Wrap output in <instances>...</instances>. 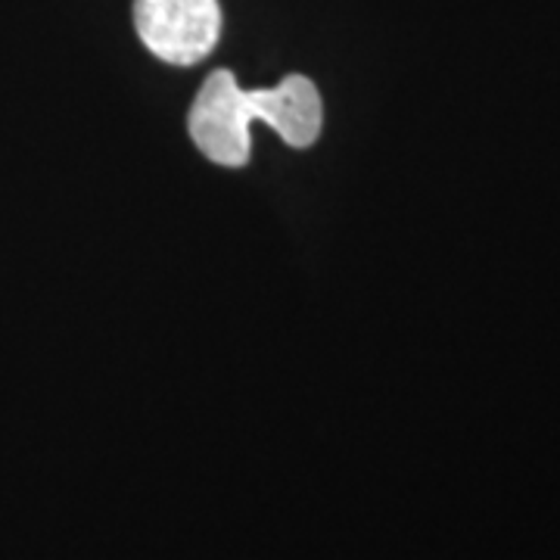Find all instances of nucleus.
Masks as SVG:
<instances>
[{
    "label": "nucleus",
    "instance_id": "1",
    "mask_svg": "<svg viewBox=\"0 0 560 560\" xmlns=\"http://www.w3.org/2000/svg\"><path fill=\"white\" fill-rule=\"evenodd\" d=\"M249 119L268 121L290 147H312L324 119L315 81L290 75L271 91H241L234 72L219 69L190 106V138L206 160L237 168L249 162Z\"/></svg>",
    "mask_w": 560,
    "mask_h": 560
},
{
    "label": "nucleus",
    "instance_id": "2",
    "mask_svg": "<svg viewBox=\"0 0 560 560\" xmlns=\"http://www.w3.org/2000/svg\"><path fill=\"white\" fill-rule=\"evenodd\" d=\"M135 25L153 57L194 66L219 40V0H135Z\"/></svg>",
    "mask_w": 560,
    "mask_h": 560
}]
</instances>
